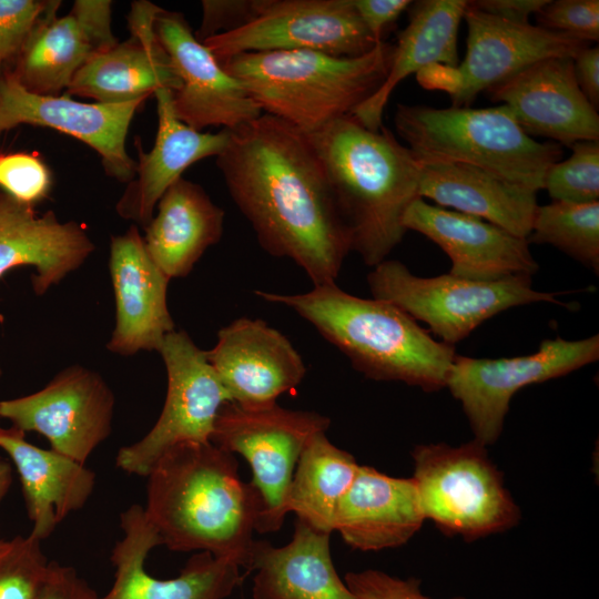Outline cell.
<instances>
[{"label": "cell", "mask_w": 599, "mask_h": 599, "mask_svg": "<svg viewBox=\"0 0 599 599\" xmlns=\"http://www.w3.org/2000/svg\"><path fill=\"white\" fill-rule=\"evenodd\" d=\"M216 165L264 251L292 260L314 286L335 283L351 243L306 134L262 113L229 130Z\"/></svg>", "instance_id": "1"}, {"label": "cell", "mask_w": 599, "mask_h": 599, "mask_svg": "<svg viewBox=\"0 0 599 599\" xmlns=\"http://www.w3.org/2000/svg\"><path fill=\"white\" fill-rule=\"evenodd\" d=\"M146 478L143 508L162 545L250 568L261 498L241 479L234 454L211 441L182 443L167 449Z\"/></svg>", "instance_id": "2"}, {"label": "cell", "mask_w": 599, "mask_h": 599, "mask_svg": "<svg viewBox=\"0 0 599 599\" xmlns=\"http://www.w3.org/2000/svg\"><path fill=\"white\" fill-rule=\"evenodd\" d=\"M306 135L325 172L351 251L376 266L406 233L403 217L419 197L418 160L389 129L368 130L352 115Z\"/></svg>", "instance_id": "3"}, {"label": "cell", "mask_w": 599, "mask_h": 599, "mask_svg": "<svg viewBox=\"0 0 599 599\" xmlns=\"http://www.w3.org/2000/svg\"><path fill=\"white\" fill-rule=\"evenodd\" d=\"M254 294L295 311L369 379L403 382L425 392L446 387L454 345L434 339L388 301L352 295L336 283L303 294Z\"/></svg>", "instance_id": "4"}, {"label": "cell", "mask_w": 599, "mask_h": 599, "mask_svg": "<svg viewBox=\"0 0 599 599\" xmlns=\"http://www.w3.org/2000/svg\"><path fill=\"white\" fill-rule=\"evenodd\" d=\"M395 45L379 41L359 57L312 50L248 52L219 60L262 113L311 134L353 111L385 81Z\"/></svg>", "instance_id": "5"}, {"label": "cell", "mask_w": 599, "mask_h": 599, "mask_svg": "<svg viewBox=\"0 0 599 599\" xmlns=\"http://www.w3.org/2000/svg\"><path fill=\"white\" fill-rule=\"evenodd\" d=\"M394 124L420 163L473 165L536 193L562 156L560 144L529 136L502 104L485 109L397 104Z\"/></svg>", "instance_id": "6"}, {"label": "cell", "mask_w": 599, "mask_h": 599, "mask_svg": "<svg viewBox=\"0 0 599 599\" xmlns=\"http://www.w3.org/2000/svg\"><path fill=\"white\" fill-rule=\"evenodd\" d=\"M486 447L473 439L457 447L418 445L412 453L413 478L425 518L468 541L506 531L520 519Z\"/></svg>", "instance_id": "7"}, {"label": "cell", "mask_w": 599, "mask_h": 599, "mask_svg": "<svg viewBox=\"0 0 599 599\" xmlns=\"http://www.w3.org/2000/svg\"><path fill=\"white\" fill-rule=\"evenodd\" d=\"M367 282L375 298L388 301L415 321L424 322L443 343L454 345L485 321L515 306L559 303L556 293L532 287V276L477 282L448 274L414 275L402 262L385 260L374 266Z\"/></svg>", "instance_id": "8"}, {"label": "cell", "mask_w": 599, "mask_h": 599, "mask_svg": "<svg viewBox=\"0 0 599 599\" xmlns=\"http://www.w3.org/2000/svg\"><path fill=\"white\" fill-rule=\"evenodd\" d=\"M329 424V418L319 413L286 409L277 404L245 409L227 402L221 407L211 443L250 463L251 484L261 498L255 531L275 532L282 527L298 458L309 440L326 432Z\"/></svg>", "instance_id": "9"}, {"label": "cell", "mask_w": 599, "mask_h": 599, "mask_svg": "<svg viewBox=\"0 0 599 599\" xmlns=\"http://www.w3.org/2000/svg\"><path fill=\"white\" fill-rule=\"evenodd\" d=\"M467 49L456 67L434 64L416 74L428 90L447 93L453 105L470 108L477 95L547 58L575 59L589 43L530 23H515L473 9L464 13Z\"/></svg>", "instance_id": "10"}, {"label": "cell", "mask_w": 599, "mask_h": 599, "mask_svg": "<svg viewBox=\"0 0 599 599\" xmlns=\"http://www.w3.org/2000/svg\"><path fill=\"white\" fill-rule=\"evenodd\" d=\"M599 358V335L567 341L545 339L529 355L475 358L457 355L446 387L460 402L480 444L499 438L511 397L522 387L565 376Z\"/></svg>", "instance_id": "11"}, {"label": "cell", "mask_w": 599, "mask_h": 599, "mask_svg": "<svg viewBox=\"0 0 599 599\" xmlns=\"http://www.w3.org/2000/svg\"><path fill=\"white\" fill-rule=\"evenodd\" d=\"M167 374L165 402L154 426L139 441L122 447L116 466L146 477L156 460L182 443H210L221 407L230 396L207 361L184 331L167 334L160 347Z\"/></svg>", "instance_id": "12"}, {"label": "cell", "mask_w": 599, "mask_h": 599, "mask_svg": "<svg viewBox=\"0 0 599 599\" xmlns=\"http://www.w3.org/2000/svg\"><path fill=\"white\" fill-rule=\"evenodd\" d=\"M217 60L248 52L312 50L359 57L378 43L353 0H257L243 27L203 41Z\"/></svg>", "instance_id": "13"}, {"label": "cell", "mask_w": 599, "mask_h": 599, "mask_svg": "<svg viewBox=\"0 0 599 599\" xmlns=\"http://www.w3.org/2000/svg\"><path fill=\"white\" fill-rule=\"evenodd\" d=\"M114 402L97 372L73 365L33 394L0 400V417L23 433L44 436L52 450L85 464L111 434Z\"/></svg>", "instance_id": "14"}, {"label": "cell", "mask_w": 599, "mask_h": 599, "mask_svg": "<svg viewBox=\"0 0 599 599\" xmlns=\"http://www.w3.org/2000/svg\"><path fill=\"white\" fill-rule=\"evenodd\" d=\"M145 100L87 103L68 94H37L11 73H4L0 78V134L20 124L60 131L94 150L106 174L129 183L136 163L126 152L125 140L131 121Z\"/></svg>", "instance_id": "15"}, {"label": "cell", "mask_w": 599, "mask_h": 599, "mask_svg": "<svg viewBox=\"0 0 599 599\" xmlns=\"http://www.w3.org/2000/svg\"><path fill=\"white\" fill-rule=\"evenodd\" d=\"M154 32L179 79L172 92L175 115L196 131L233 130L262 114L242 83L227 73L211 50L196 39L181 13L162 9Z\"/></svg>", "instance_id": "16"}, {"label": "cell", "mask_w": 599, "mask_h": 599, "mask_svg": "<svg viewBox=\"0 0 599 599\" xmlns=\"http://www.w3.org/2000/svg\"><path fill=\"white\" fill-rule=\"evenodd\" d=\"M206 357L232 403L263 409L303 380L306 366L285 335L258 318L240 317L222 327Z\"/></svg>", "instance_id": "17"}, {"label": "cell", "mask_w": 599, "mask_h": 599, "mask_svg": "<svg viewBox=\"0 0 599 599\" xmlns=\"http://www.w3.org/2000/svg\"><path fill=\"white\" fill-rule=\"evenodd\" d=\"M60 1H50L17 57L11 74L28 91L58 95L93 55L118 44L109 0H77L58 17Z\"/></svg>", "instance_id": "18"}, {"label": "cell", "mask_w": 599, "mask_h": 599, "mask_svg": "<svg viewBox=\"0 0 599 599\" xmlns=\"http://www.w3.org/2000/svg\"><path fill=\"white\" fill-rule=\"evenodd\" d=\"M486 92L509 110L529 136H545L568 148L599 141L598 111L577 83L573 59L539 60Z\"/></svg>", "instance_id": "19"}, {"label": "cell", "mask_w": 599, "mask_h": 599, "mask_svg": "<svg viewBox=\"0 0 599 599\" xmlns=\"http://www.w3.org/2000/svg\"><path fill=\"white\" fill-rule=\"evenodd\" d=\"M120 525L124 537L110 557L114 582L100 599H224L242 581L237 564L207 551L191 557L177 577L158 579L145 571L144 562L162 541L143 506L134 504L124 510Z\"/></svg>", "instance_id": "20"}, {"label": "cell", "mask_w": 599, "mask_h": 599, "mask_svg": "<svg viewBox=\"0 0 599 599\" xmlns=\"http://www.w3.org/2000/svg\"><path fill=\"white\" fill-rule=\"evenodd\" d=\"M403 225L437 244L450 258L449 273L457 277L496 282L532 276L539 268L527 238L479 217L432 205L422 197L409 205Z\"/></svg>", "instance_id": "21"}, {"label": "cell", "mask_w": 599, "mask_h": 599, "mask_svg": "<svg viewBox=\"0 0 599 599\" xmlns=\"http://www.w3.org/2000/svg\"><path fill=\"white\" fill-rule=\"evenodd\" d=\"M161 10L149 1L133 2L128 17L130 38L90 58L73 77L67 94L122 103L148 99L163 88L177 90L179 79L154 32Z\"/></svg>", "instance_id": "22"}, {"label": "cell", "mask_w": 599, "mask_h": 599, "mask_svg": "<svg viewBox=\"0 0 599 599\" xmlns=\"http://www.w3.org/2000/svg\"><path fill=\"white\" fill-rule=\"evenodd\" d=\"M109 268L116 318L108 349L123 356L159 352L174 331L166 300L170 280L148 254L136 225L111 237Z\"/></svg>", "instance_id": "23"}, {"label": "cell", "mask_w": 599, "mask_h": 599, "mask_svg": "<svg viewBox=\"0 0 599 599\" xmlns=\"http://www.w3.org/2000/svg\"><path fill=\"white\" fill-rule=\"evenodd\" d=\"M156 101L158 132L153 148L144 152L136 143L139 161L134 177L119 199L115 210L124 220L146 226L165 191L182 177L192 164L210 156H217L229 141V130L202 132L183 123L172 103V91L159 89Z\"/></svg>", "instance_id": "24"}, {"label": "cell", "mask_w": 599, "mask_h": 599, "mask_svg": "<svg viewBox=\"0 0 599 599\" xmlns=\"http://www.w3.org/2000/svg\"><path fill=\"white\" fill-rule=\"evenodd\" d=\"M93 251L83 225L60 222L52 211L39 215L32 205L0 191V277L17 266H33L32 287L42 295Z\"/></svg>", "instance_id": "25"}, {"label": "cell", "mask_w": 599, "mask_h": 599, "mask_svg": "<svg viewBox=\"0 0 599 599\" xmlns=\"http://www.w3.org/2000/svg\"><path fill=\"white\" fill-rule=\"evenodd\" d=\"M425 519L413 477L359 466L338 505L334 531L353 549L378 551L406 544Z\"/></svg>", "instance_id": "26"}, {"label": "cell", "mask_w": 599, "mask_h": 599, "mask_svg": "<svg viewBox=\"0 0 599 599\" xmlns=\"http://www.w3.org/2000/svg\"><path fill=\"white\" fill-rule=\"evenodd\" d=\"M0 448L19 475L32 529L42 541L72 511L81 509L95 486V474L72 458L30 444L26 433L0 427Z\"/></svg>", "instance_id": "27"}, {"label": "cell", "mask_w": 599, "mask_h": 599, "mask_svg": "<svg viewBox=\"0 0 599 599\" xmlns=\"http://www.w3.org/2000/svg\"><path fill=\"white\" fill-rule=\"evenodd\" d=\"M419 164V197L479 217L519 237H528L538 206L536 192L473 165L456 162Z\"/></svg>", "instance_id": "28"}, {"label": "cell", "mask_w": 599, "mask_h": 599, "mask_svg": "<svg viewBox=\"0 0 599 599\" xmlns=\"http://www.w3.org/2000/svg\"><path fill=\"white\" fill-rule=\"evenodd\" d=\"M467 0H422L409 4L408 24L399 33L388 74L378 90L351 114L363 126L377 131L394 89L423 69L459 63L457 35Z\"/></svg>", "instance_id": "29"}, {"label": "cell", "mask_w": 599, "mask_h": 599, "mask_svg": "<svg viewBox=\"0 0 599 599\" xmlns=\"http://www.w3.org/2000/svg\"><path fill=\"white\" fill-rule=\"evenodd\" d=\"M329 536L296 519L287 545L255 541L253 599H355L335 570Z\"/></svg>", "instance_id": "30"}, {"label": "cell", "mask_w": 599, "mask_h": 599, "mask_svg": "<svg viewBox=\"0 0 599 599\" xmlns=\"http://www.w3.org/2000/svg\"><path fill=\"white\" fill-rule=\"evenodd\" d=\"M144 227L145 250L171 280L186 276L223 234L224 211L197 183L177 180L162 195Z\"/></svg>", "instance_id": "31"}, {"label": "cell", "mask_w": 599, "mask_h": 599, "mask_svg": "<svg viewBox=\"0 0 599 599\" xmlns=\"http://www.w3.org/2000/svg\"><path fill=\"white\" fill-rule=\"evenodd\" d=\"M359 465L333 445L326 432L316 434L302 451L288 493V512L312 529L332 534L338 505Z\"/></svg>", "instance_id": "32"}, {"label": "cell", "mask_w": 599, "mask_h": 599, "mask_svg": "<svg viewBox=\"0 0 599 599\" xmlns=\"http://www.w3.org/2000/svg\"><path fill=\"white\" fill-rule=\"evenodd\" d=\"M528 243L550 244L599 272V201L537 206Z\"/></svg>", "instance_id": "33"}, {"label": "cell", "mask_w": 599, "mask_h": 599, "mask_svg": "<svg viewBox=\"0 0 599 599\" xmlns=\"http://www.w3.org/2000/svg\"><path fill=\"white\" fill-rule=\"evenodd\" d=\"M571 155L552 164L544 189L552 201L591 203L599 201V141H580Z\"/></svg>", "instance_id": "34"}, {"label": "cell", "mask_w": 599, "mask_h": 599, "mask_svg": "<svg viewBox=\"0 0 599 599\" xmlns=\"http://www.w3.org/2000/svg\"><path fill=\"white\" fill-rule=\"evenodd\" d=\"M31 536H17L0 556V599H38L51 561Z\"/></svg>", "instance_id": "35"}, {"label": "cell", "mask_w": 599, "mask_h": 599, "mask_svg": "<svg viewBox=\"0 0 599 599\" xmlns=\"http://www.w3.org/2000/svg\"><path fill=\"white\" fill-rule=\"evenodd\" d=\"M51 173L32 153L13 152L0 155V190L12 199L34 205L49 195Z\"/></svg>", "instance_id": "36"}, {"label": "cell", "mask_w": 599, "mask_h": 599, "mask_svg": "<svg viewBox=\"0 0 599 599\" xmlns=\"http://www.w3.org/2000/svg\"><path fill=\"white\" fill-rule=\"evenodd\" d=\"M537 26L590 42L599 39L598 0L549 1L537 13Z\"/></svg>", "instance_id": "37"}, {"label": "cell", "mask_w": 599, "mask_h": 599, "mask_svg": "<svg viewBox=\"0 0 599 599\" xmlns=\"http://www.w3.org/2000/svg\"><path fill=\"white\" fill-rule=\"evenodd\" d=\"M50 1L0 0V78L7 61L18 57Z\"/></svg>", "instance_id": "38"}, {"label": "cell", "mask_w": 599, "mask_h": 599, "mask_svg": "<svg viewBox=\"0 0 599 599\" xmlns=\"http://www.w3.org/2000/svg\"><path fill=\"white\" fill-rule=\"evenodd\" d=\"M345 583L355 599H432L423 593L419 579H402L376 569L348 572Z\"/></svg>", "instance_id": "39"}, {"label": "cell", "mask_w": 599, "mask_h": 599, "mask_svg": "<svg viewBox=\"0 0 599 599\" xmlns=\"http://www.w3.org/2000/svg\"><path fill=\"white\" fill-rule=\"evenodd\" d=\"M257 0H204L203 17L195 37L204 41L248 23L256 13Z\"/></svg>", "instance_id": "40"}, {"label": "cell", "mask_w": 599, "mask_h": 599, "mask_svg": "<svg viewBox=\"0 0 599 599\" xmlns=\"http://www.w3.org/2000/svg\"><path fill=\"white\" fill-rule=\"evenodd\" d=\"M38 599H100V597L73 567L51 561L48 579Z\"/></svg>", "instance_id": "41"}, {"label": "cell", "mask_w": 599, "mask_h": 599, "mask_svg": "<svg viewBox=\"0 0 599 599\" xmlns=\"http://www.w3.org/2000/svg\"><path fill=\"white\" fill-rule=\"evenodd\" d=\"M354 7L375 41H382L386 27L395 22L412 1L409 0H353Z\"/></svg>", "instance_id": "42"}, {"label": "cell", "mask_w": 599, "mask_h": 599, "mask_svg": "<svg viewBox=\"0 0 599 599\" xmlns=\"http://www.w3.org/2000/svg\"><path fill=\"white\" fill-rule=\"evenodd\" d=\"M549 0H471L468 6L487 14L515 23H529L530 14H536Z\"/></svg>", "instance_id": "43"}, {"label": "cell", "mask_w": 599, "mask_h": 599, "mask_svg": "<svg viewBox=\"0 0 599 599\" xmlns=\"http://www.w3.org/2000/svg\"><path fill=\"white\" fill-rule=\"evenodd\" d=\"M573 72L577 83L598 111L599 106V48L587 47L573 59Z\"/></svg>", "instance_id": "44"}, {"label": "cell", "mask_w": 599, "mask_h": 599, "mask_svg": "<svg viewBox=\"0 0 599 599\" xmlns=\"http://www.w3.org/2000/svg\"><path fill=\"white\" fill-rule=\"evenodd\" d=\"M12 484V466L4 458L0 457V501L7 495Z\"/></svg>", "instance_id": "45"}, {"label": "cell", "mask_w": 599, "mask_h": 599, "mask_svg": "<svg viewBox=\"0 0 599 599\" xmlns=\"http://www.w3.org/2000/svg\"><path fill=\"white\" fill-rule=\"evenodd\" d=\"M10 540H4L0 537V556L9 548Z\"/></svg>", "instance_id": "46"}]
</instances>
